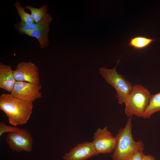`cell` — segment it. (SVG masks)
Segmentation results:
<instances>
[{"mask_svg": "<svg viewBox=\"0 0 160 160\" xmlns=\"http://www.w3.org/2000/svg\"><path fill=\"white\" fill-rule=\"evenodd\" d=\"M50 31L49 26H48L32 31L25 32L22 34L36 38L39 41L41 48L44 49L48 47L49 44L48 33Z\"/></svg>", "mask_w": 160, "mask_h": 160, "instance_id": "12", "label": "cell"}, {"mask_svg": "<svg viewBox=\"0 0 160 160\" xmlns=\"http://www.w3.org/2000/svg\"><path fill=\"white\" fill-rule=\"evenodd\" d=\"M16 81L39 84L40 76L37 66L31 61H22L17 65L13 71Z\"/></svg>", "mask_w": 160, "mask_h": 160, "instance_id": "8", "label": "cell"}, {"mask_svg": "<svg viewBox=\"0 0 160 160\" xmlns=\"http://www.w3.org/2000/svg\"><path fill=\"white\" fill-rule=\"evenodd\" d=\"M92 142L95 151L99 154L110 153L113 151L116 143L115 137L107 126L99 128L94 133Z\"/></svg>", "mask_w": 160, "mask_h": 160, "instance_id": "7", "label": "cell"}, {"mask_svg": "<svg viewBox=\"0 0 160 160\" xmlns=\"http://www.w3.org/2000/svg\"><path fill=\"white\" fill-rule=\"evenodd\" d=\"M145 156H144V157L143 158V160H145Z\"/></svg>", "mask_w": 160, "mask_h": 160, "instance_id": "20", "label": "cell"}, {"mask_svg": "<svg viewBox=\"0 0 160 160\" xmlns=\"http://www.w3.org/2000/svg\"><path fill=\"white\" fill-rule=\"evenodd\" d=\"M11 67L0 63V88L10 92L16 82Z\"/></svg>", "mask_w": 160, "mask_h": 160, "instance_id": "10", "label": "cell"}, {"mask_svg": "<svg viewBox=\"0 0 160 160\" xmlns=\"http://www.w3.org/2000/svg\"><path fill=\"white\" fill-rule=\"evenodd\" d=\"M155 39L144 36H138L131 37L128 43L129 45L136 50H142L149 47L155 41Z\"/></svg>", "mask_w": 160, "mask_h": 160, "instance_id": "14", "label": "cell"}, {"mask_svg": "<svg viewBox=\"0 0 160 160\" xmlns=\"http://www.w3.org/2000/svg\"><path fill=\"white\" fill-rule=\"evenodd\" d=\"M160 111V92L151 95L149 103L142 116L148 119L153 113Z\"/></svg>", "mask_w": 160, "mask_h": 160, "instance_id": "13", "label": "cell"}, {"mask_svg": "<svg viewBox=\"0 0 160 160\" xmlns=\"http://www.w3.org/2000/svg\"><path fill=\"white\" fill-rule=\"evenodd\" d=\"M144 148L137 150L128 160H143L145 156L143 153Z\"/></svg>", "mask_w": 160, "mask_h": 160, "instance_id": "18", "label": "cell"}, {"mask_svg": "<svg viewBox=\"0 0 160 160\" xmlns=\"http://www.w3.org/2000/svg\"><path fill=\"white\" fill-rule=\"evenodd\" d=\"M120 59L117 61L115 66L112 69L104 67L99 69V73L104 78L106 82L114 88L116 92V97L119 104L124 103L127 96L131 92L132 84L125 79L121 74L116 71V67Z\"/></svg>", "mask_w": 160, "mask_h": 160, "instance_id": "4", "label": "cell"}, {"mask_svg": "<svg viewBox=\"0 0 160 160\" xmlns=\"http://www.w3.org/2000/svg\"><path fill=\"white\" fill-rule=\"evenodd\" d=\"M20 128L15 126H9L3 122H0V136L5 133H13L19 131Z\"/></svg>", "mask_w": 160, "mask_h": 160, "instance_id": "17", "label": "cell"}, {"mask_svg": "<svg viewBox=\"0 0 160 160\" xmlns=\"http://www.w3.org/2000/svg\"><path fill=\"white\" fill-rule=\"evenodd\" d=\"M52 20L51 15L47 13L42 20L37 23H33L28 25L21 23L19 22L15 24V28L22 34L24 32L32 31L40 28L49 26Z\"/></svg>", "mask_w": 160, "mask_h": 160, "instance_id": "11", "label": "cell"}, {"mask_svg": "<svg viewBox=\"0 0 160 160\" xmlns=\"http://www.w3.org/2000/svg\"><path fill=\"white\" fill-rule=\"evenodd\" d=\"M47 6L44 4L39 8H35L27 5L25 7L29 10L31 17L35 23H37L41 21L47 13Z\"/></svg>", "mask_w": 160, "mask_h": 160, "instance_id": "15", "label": "cell"}, {"mask_svg": "<svg viewBox=\"0 0 160 160\" xmlns=\"http://www.w3.org/2000/svg\"><path fill=\"white\" fill-rule=\"evenodd\" d=\"M14 6L16 8L17 13L20 18V22L21 23L28 25L34 23L31 14L25 11V7L21 6L20 2L16 1Z\"/></svg>", "mask_w": 160, "mask_h": 160, "instance_id": "16", "label": "cell"}, {"mask_svg": "<svg viewBox=\"0 0 160 160\" xmlns=\"http://www.w3.org/2000/svg\"><path fill=\"white\" fill-rule=\"evenodd\" d=\"M145 160H155V158L151 155H145Z\"/></svg>", "mask_w": 160, "mask_h": 160, "instance_id": "19", "label": "cell"}, {"mask_svg": "<svg viewBox=\"0 0 160 160\" xmlns=\"http://www.w3.org/2000/svg\"><path fill=\"white\" fill-rule=\"evenodd\" d=\"M41 88L40 84L16 81L10 94L16 98L33 102L41 97Z\"/></svg>", "mask_w": 160, "mask_h": 160, "instance_id": "6", "label": "cell"}, {"mask_svg": "<svg viewBox=\"0 0 160 160\" xmlns=\"http://www.w3.org/2000/svg\"><path fill=\"white\" fill-rule=\"evenodd\" d=\"M97 155L92 142L86 141L77 144L62 158L63 160H85Z\"/></svg>", "mask_w": 160, "mask_h": 160, "instance_id": "9", "label": "cell"}, {"mask_svg": "<svg viewBox=\"0 0 160 160\" xmlns=\"http://www.w3.org/2000/svg\"><path fill=\"white\" fill-rule=\"evenodd\" d=\"M6 141L10 148L14 151L31 152L32 151V137L28 131L23 129L20 128L17 132L9 133Z\"/></svg>", "mask_w": 160, "mask_h": 160, "instance_id": "5", "label": "cell"}, {"mask_svg": "<svg viewBox=\"0 0 160 160\" xmlns=\"http://www.w3.org/2000/svg\"><path fill=\"white\" fill-rule=\"evenodd\" d=\"M0 109L6 115L9 124L16 126L27 123L32 113L33 103L10 94H3L0 96Z\"/></svg>", "mask_w": 160, "mask_h": 160, "instance_id": "1", "label": "cell"}, {"mask_svg": "<svg viewBox=\"0 0 160 160\" xmlns=\"http://www.w3.org/2000/svg\"><path fill=\"white\" fill-rule=\"evenodd\" d=\"M151 94L148 90L140 84L132 87L124 102L125 113L128 117L133 115L142 117L148 106Z\"/></svg>", "mask_w": 160, "mask_h": 160, "instance_id": "3", "label": "cell"}, {"mask_svg": "<svg viewBox=\"0 0 160 160\" xmlns=\"http://www.w3.org/2000/svg\"><path fill=\"white\" fill-rule=\"evenodd\" d=\"M132 117L128 119L124 127L120 129L115 137L116 143L111 156L112 160H128L137 150L144 148L142 141H135L133 137Z\"/></svg>", "mask_w": 160, "mask_h": 160, "instance_id": "2", "label": "cell"}]
</instances>
